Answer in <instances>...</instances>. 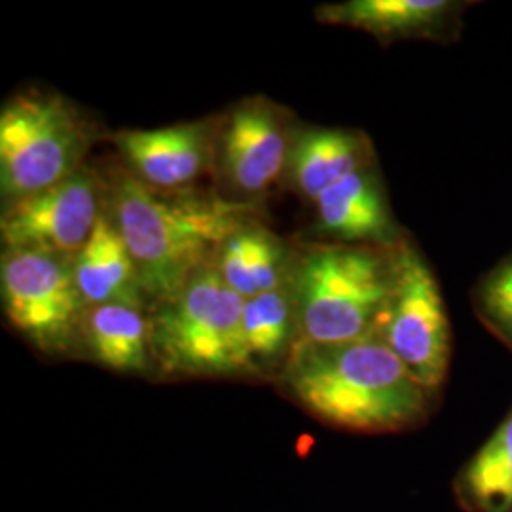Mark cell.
<instances>
[{"label": "cell", "mask_w": 512, "mask_h": 512, "mask_svg": "<svg viewBox=\"0 0 512 512\" xmlns=\"http://www.w3.org/2000/svg\"><path fill=\"white\" fill-rule=\"evenodd\" d=\"M110 215L128 243L147 300L160 304L258 222L253 203L202 192H162L116 167L107 179Z\"/></svg>", "instance_id": "1"}, {"label": "cell", "mask_w": 512, "mask_h": 512, "mask_svg": "<svg viewBox=\"0 0 512 512\" xmlns=\"http://www.w3.org/2000/svg\"><path fill=\"white\" fill-rule=\"evenodd\" d=\"M279 385L317 420L353 433L418 425L429 393L378 334L346 344H294Z\"/></svg>", "instance_id": "2"}, {"label": "cell", "mask_w": 512, "mask_h": 512, "mask_svg": "<svg viewBox=\"0 0 512 512\" xmlns=\"http://www.w3.org/2000/svg\"><path fill=\"white\" fill-rule=\"evenodd\" d=\"M296 344H346L376 334L393 285L391 249L323 243L291 270Z\"/></svg>", "instance_id": "3"}, {"label": "cell", "mask_w": 512, "mask_h": 512, "mask_svg": "<svg viewBox=\"0 0 512 512\" xmlns=\"http://www.w3.org/2000/svg\"><path fill=\"white\" fill-rule=\"evenodd\" d=\"M245 298L215 260L150 315L152 361L164 376H253L243 348Z\"/></svg>", "instance_id": "4"}, {"label": "cell", "mask_w": 512, "mask_h": 512, "mask_svg": "<svg viewBox=\"0 0 512 512\" xmlns=\"http://www.w3.org/2000/svg\"><path fill=\"white\" fill-rule=\"evenodd\" d=\"M93 128L57 93L29 90L0 110V192L4 205L69 179L84 167Z\"/></svg>", "instance_id": "5"}, {"label": "cell", "mask_w": 512, "mask_h": 512, "mask_svg": "<svg viewBox=\"0 0 512 512\" xmlns=\"http://www.w3.org/2000/svg\"><path fill=\"white\" fill-rule=\"evenodd\" d=\"M4 315L38 351L61 357L80 349L86 302L74 277V256L2 251Z\"/></svg>", "instance_id": "6"}, {"label": "cell", "mask_w": 512, "mask_h": 512, "mask_svg": "<svg viewBox=\"0 0 512 512\" xmlns=\"http://www.w3.org/2000/svg\"><path fill=\"white\" fill-rule=\"evenodd\" d=\"M391 255L393 285L376 334L431 395L446 380L452 353L439 281L410 243L401 241Z\"/></svg>", "instance_id": "7"}, {"label": "cell", "mask_w": 512, "mask_h": 512, "mask_svg": "<svg viewBox=\"0 0 512 512\" xmlns=\"http://www.w3.org/2000/svg\"><path fill=\"white\" fill-rule=\"evenodd\" d=\"M107 207V179L84 165L69 179L4 205L2 245L8 251L73 255L88 243Z\"/></svg>", "instance_id": "8"}, {"label": "cell", "mask_w": 512, "mask_h": 512, "mask_svg": "<svg viewBox=\"0 0 512 512\" xmlns=\"http://www.w3.org/2000/svg\"><path fill=\"white\" fill-rule=\"evenodd\" d=\"M293 135L287 116L268 97L241 101L220 126L222 177L238 194H264L287 169Z\"/></svg>", "instance_id": "9"}, {"label": "cell", "mask_w": 512, "mask_h": 512, "mask_svg": "<svg viewBox=\"0 0 512 512\" xmlns=\"http://www.w3.org/2000/svg\"><path fill=\"white\" fill-rule=\"evenodd\" d=\"M220 126L213 118L158 129H124L110 135L129 171L162 192L186 190L217 164Z\"/></svg>", "instance_id": "10"}, {"label": "cell", "mask_w": 512, "mask_h": 512, "mask_svg": "<svg viewBox=\"0 0 512 512\" xmlns=\"http://www.w3.org/2000/svg\"><path fill=\"white\" fill-rule=\"evenodd\" d=\"M313 205L315 228L323 238L380 249H393L403 241L372 165L330 186Z\"/></svg>", "instance_id": "11"}, {"label": "cell", "mask_w": 512, "mask_h": 512, "mask_svg": "<svg viewBox=\"0 0 512 512\" xmlns=\"http://www.w3.org/2000/svg\"><path fill=\"white\" fill-rule=\"evenodd\" d=\"M74 277L86 308L128 304L145 310L147 296L137 264L110 215L109 203L88 243L74 256Z\"/></svg>", "instance_id": "12"}, {"label": "cell", "mask_w": 512, "mask_h": 512, "mask_svg": "<svg viewBox=\"0 0 512 512\" xmlns=\"http://www.w3.org/2000/svg\"><path fill=\"white\" fill-rule=\"evenodd\" d=\"M372 165V147L361 131L304 128L294 131L285 173L306 200L315 202L330 186Z\"/></svg>", "instance_id": "13"}, {"label": "cell", "mask_w": 512, "mask_h": 512, "mask_svg": "<svg viewBox=\"0 0 512 512\" xmlns=\"http://www.w3.org/2000/svg\"><path fill=\"white\" fill-rule=\"evenodd\" d=\"M458 6L448 0H348L321 6L315 18L385 40L433 38L452 23Z\"/></svg>", "instance_id": "14"}, {"label": "cell", "mask_w": 512, "mask_h": 512, "mask_svg": "<svg viewBox=\"0 0 512 512\" xmlns=\"http://www.w3.org/2000/svg\"><path fill=\"white\" fill-rule=\"evenodd\" d=\"M143 308L103 304L86 310L80 349L88 359L120 374H148L152 361L150 319Z\"/></svg>", "instance_id": "15"}, {"label": "cell", "mask_w": 512, "mask_h": 512, "mask_svg": "<svg viewBox=\"0 0 512 512\" xmlns=\"http://www.w3.org/2000/svg\"><path fill=\"white\" fill-rule=\"evenodd\" d=\"M215 266L226 285L245 300L289 285L293 270L283 241L260 222L241 228L228 239Z\"/></svg>", "instance_id": "16"}, {"label": "cell", "mask_w": 512, "mask_h": 512, "mask_svg": "<svg viewBox=\"0 0 512 512\" xmlns=\"http://www.w3.org/2000/svg\"><path fill=\"white\" fill-rule=\"evenodd\" d=\"M243 348L253 376L283 370L296 344V311L291 285L245 300Z\"/></svg>", "instance_id": "17"}, {"label": "cell", "mask_w": 512, "mask_h": 512, "mask_svg": "<svg viewBox=\"0 0 512 512\" xmlns=\"http://www.w3.org/2000/svg\"><path fill=\"white\" fill-rule=\"evenodd\" d=\"M458 495L473 512H512V410L467 461Z\"/></svg>", "instance_id": "18"}, {"label": "cell", "mask_w": 512, "mask_h": 512, "mask_svg": "<svg viewBox=\"0 0 512 512\" xmlns=\"http://www.w3.org/2000/svg\"><path fill=\"white\" fill-rule=\"evenodd\" d=\"M478 304L484 319L512 342V256L484 277Z\"/></svg>", "instance_id": "19"}]
</instances>
